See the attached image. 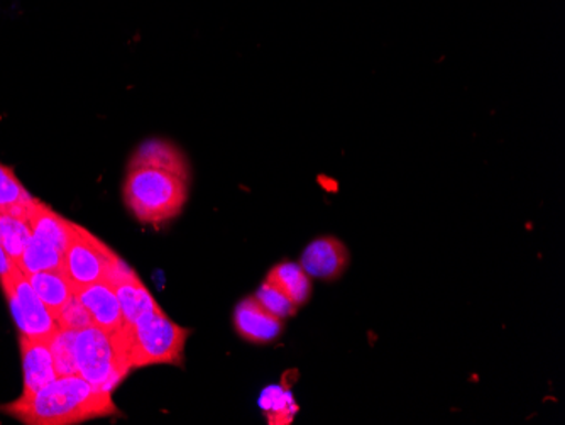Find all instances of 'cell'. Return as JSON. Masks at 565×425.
I'll return each instance as SVG.
<instances>
[{
	"instance_id": "obj_1",
	"label": "cell",
	"mask_w": 565,
	"mask_h": 425,
	"mask_svg": "<svg viewBox=\"0 0 565 425\" xmlns=\"http://www.w3.org/2000/svg\"><path fill=\"white\" fill-rule=\"evenodd\" d=\"M190 163L167 139H148L127 164L122 196L142 224L160 226L180 215L190 193Z\"/></svg>"
},
{
	"instance_id": "obj_16",
	"label": "cell",
	"mask_w": 565,
	"mask_h": 425,
	"mask_svg": "<svg viewBox=\"0 0 565 425\" xmlns=\"http://www.w3.org/2000/svg\"><path fill=\"white\" fill-rule=\"evenodd\" d=\"M19 269L24 275L28 273L51 272V269H65V258L58 247L41 240V237L31 236L25 244L24 253L18 263Z\"/></svg>"
},
{
	"instance_id": "obj_13",
	"label": "cell",
	"mask_w": 565,
	"mask_h": 425,
	"mask_svg": "<svg viewBox=\"0 0 565 425\" xmlns=\"http://www.w3.org/2000/svg\"><path fill=\"white\" fill-rule=\"evenodd\" d=\"M25 221L30 222L33 236L47 241V243L58 247L60 252L65 255L70 227H72V222L68 219H63L62 215L56 214L53 209L47 208L46 204L36 199L34 200L33 208L28 212Z\"/></svg>"
},
{
	"instance_id": "obj_14",
	"label": "cell",
	"mask_w": 565,
	"mask_h": 425,
	"mask_svg": "<svg viewBox=\"0 0 565 425\" xmlns=\"http://www.w3.org/2000/svg\"><path fill=\"white\" fill-rule=\"evenodd\" d=\"M266 281L291 298L297 307L303 306L312 295V281L307 272L297 263H279L268 273Z\"/></svg>"
},
{
	"instance_id": "obj_10",
	"label": "cell",
	"mask_w": 565,
	"mask_h": 425,
	"mask_svg": "<svg viewBox=\"0 0 565 425\" xmlns=\"http://www.w3.org/2000/svg\"><path fill=\"white\" fill-rule=\"evenodd\" d=\"M19 346H21L22 370H24L22 395L36 393L47 383L58 379L55 360L51 354L50 341L19 336Z\"/></svg>"
},
{
	"instance_id": "obj_7",
	"label": "cell",
	"mask_w": 565,
	"mask_h": 425,
	"mask_svg": "<svg viewBox=\"0 0 565 425\" xmlns=\"http://www.w3.org/2000/svg\"><path fill=\"white\" fill-rule=\"evenodd\" d=\"M75 297L87 310L95 328L106 331L107 334H114L124 328L126 322H124L119 298L110 281H98V284L75 288Z\"/></svg>"
},
{
	"instance_id": "obj_8",
	"label": "cell",
	"mask_w": 565,
	"mask_h": 425,
	"mask_svg": "<svg viewBox=\"0 0 565 425\" xmlns=\"http://www.w3.org/2000/svg\"><path fill=\"white\" fill-rule=\"evenodd\" d=\"M351 262L348 247L338 237H319L308 244L301 255V268L308 277L319 280H338Z\"/></svg>"
},
{
	"instance_id": "obj_21",
	"label": "cell",
	"mask_w": 565,
	"mask_h": 425,
	"mask_svg": "<svg viewBox=\"0 0 565 425\" xmlns=\"http://www.w3.org/2000/svg\"><path fill=\"white\" fill-rule=\"evenodd\" d=\"M56 322H58L60 329H68V331L76 332L92 326L90 316H88L85 307L76 300V297H73L72 300L63 307L62 312L56 317Z\"/></svg>"
},
{
	"instance_id": "obj_4",
	"label": "cell",
	"mask_w": 565,
	"mask_h": 425,
	"mask_svg": "<svg viewBox=\"0 0 565 425\" xmlns=\"http://www.w3.org/2000/svg\"><path fill=\"white\" fill-rule=\"evenodd\" d=\"M75 358L76 373L100 392L113 393L131 371L110 334L94 323L76 332Z\"/></svg>"
},
{
	"instance_id": "obj_11",
	"label": "cell",
	"mask_w": 565,
	"mask_h": 425,
	"mask_svg": "<svg viewBox=\"0 0 565 425\" xmlns=\"http://www.w3.org/2000/svg\"><path fill=\"white\" fill-rule=\"evenodd\" d=\"M114 290L119 298L120 310H122L124 322L132 326L146 314L160 309L157 300L149 294L148 288L139 280L136 272H132L126 263H122L116 277L113 278Z\"/></svg>"
},
{
	"instance_id": "obj_9",
	"label": "cell",
	"mask_w": 565,
	"mask_h": 425,
	"mask_svg": "<svg viewBox=\"0 0 565 425\" xmlns=\"http://www.w3.org/2000/svg\"><path fill=\"white\" fill-rule=\"evenodd\" d=\"M234 326L241 338L258 344L276 341L282 332V320L266 310L256 297L239 302L234 310Z\"/></svg>"
},
{
	"instance_id": "obj_22",
	"label": "cell",
	"mask_w": 565,
	"mask_h": 425,
	"mask_svg": "<svg viewBox=\"0 0 565 425\" xmlns=\"http://www.w3.org/2000/svg\"><path fill=\"white\" fill-rule=\"evenodd\" d=\"M15 268H18V265L9 258L8 253L4 252V247L0 244V280L11 277Z\"/></svg>"
},
{
	"instance_id": "obj_15",
	"label": "cell",
	"mask_w": 565,
	"mask_h": 425,
	"mask_svg": "<svg viewBox=\"0 0 565 425\" xmlns=\"http://www.w3.org/2000/svg\"><path fill=\"white\" fill-rule=\"evenodd\" d=\"M34 200L36 199L18 179L14 168L0 163V211L11 212L25 219L30 209L33 208Z\"/></svg>"
},
{
	"instance_id": "obj_20",
	"label": "cell",
	"mask_w": 565,
	"mask_h": 425,
	"mask_svg": "<svg viewBox=\"0 0 565 425\" xmlns=\"http://www.w3.org/2000/svg\"><path fill=\"white\" fill-rule=\"evenodd\" d=\"M254 297L258 298V302L262 304L266 310H269L273 316L279 317L281 320L295 316L298 309L291 298H288L287 295L278 290V288L273 287L268 281H265V284L258 288Z\"/></svg>"
},
{
	"instance_id": "obj_2",
	"label": "cell",
	"mask_w": 565,
	"mask_h": 425,
	"mask_svg": "<svg viewBox=\"0 0 565 425\" xmlns=\"http://www.w3.org/2000/svg\"><path fill=\"white\" fill-rule=\"evenodd\" d=\"M0 411L30 425H72L117 414L113 393L94 389L81 374L58 376Z\"/></svg>"
},
{
	"instance_id": "obj_3",
	"label": "cell",
	"mask_w": 565,
	"mask_h": 425,
	"mask_svg": "<svg viewBox=\"0 0 565 425\" xmlns=\"http://www.w3.org/2000/svg\"><path fill=\"white\" fill-rule=\"evenodd\" d=\"M192 331L170 319L164 310L157 309L110 334L129 370L152 364L183 363L186 339Z\"/></svg>"
},
{
	"instance_id": "obj_18",
	"label": "cell",
	"mask_w": 565,
	"mask_h": 425,
	"mask_svg": "<svg viewBox=\"0 0 565 425\" xmlns=\"http://www.w3.org/2000/svg\"><path fill=\"white\" fill-rule=\"evenodd\" d=\"M75 341L76 331H68V329H60L50 339L51 354H53V360H55L58 376L78 374L76 373Z\"/></svg>"
},
{
	"instance_id": "obj_19",
	"label": "cell",
	"mask_w": 565,
	"mask_h": 425,
	"mask_svg": "<svg viewBox=\"0 0 565 425\" xmlns=\"http://www.w3.org/2000/svg\"><path fill=\"white\" fill-rule=\"evenodd\" d=\"M262 407L269 415L271 424H290L291 418L297 414V405L290 393L278 386H271L263 392Z\"/></svg>"
},
{
	"instance_id": "obj_12",
	"label": "cell",
	"mask_w": 565,
	"mask_h": 425,
	"mask_svg": "<svg viewBox=\"0 0 565 425\" xmlns=\"http://www.w3.org/2000/svg\"><path fill=\"white\" fill-rule=\"evenodd\" d=\"M25 278L55 319L62 312L63 307L75 297V285L70 280L65 269L28 273Z\"/></svg>"
},
{
	"instance_id": "obj_5",
	"label": "cell",
	"mask_w": 565,
	"mask_h": 425,
	"mask_svg": "<svg viewBox=\"0 0 565 425\" xmlns=\"http://www.w3.org/2000/svg\"><path fill=\"white\" fill-rule=\"evenodd\" d=\"M65 272L75 288L98 281H113L122 259L85 227L72 222L65 247Z\"/></svg>"
},
{
	"instance_id": "obj_17",
	"label": "cell",
	"mask_w": 565,
	"mask_h": 425,
	"mask_svg": "<svg viewBox=\"0 0 565 425\" xmlns=\"http://www.w3.org/2000/svg\"><path fill=\"white\" fill-rule=\"evenodd\" d=\"M33 236L30 222L11 212L0 211V244L9 258L18 265L25 244Z\"/></svg>"
},
{
	"instance_id": "obj_6",
	"label": "cell",
	"mask_w": 565,
	"mask_h": 425,
	"mask_svg": "<svg viewBox=\"0 0 565 425\" xmlns=\"http://www.w3.org/2000/svg\"><path fill=\"white\" fill-rule=\"evenodd\" d=\"M0 285L8 298L19 334L50 341L60 331L55 317L51 316L50 310L41 302V298L38 297L19 266L11 277L0 280Z\"/></svg>"
}]
</instances>
